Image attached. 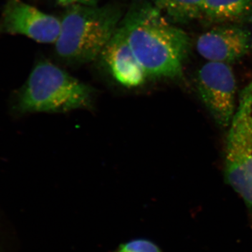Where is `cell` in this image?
<instances>
[{
  "instance_id": "6da1fadb",
  "label": "cell",
  "mask_w": 252,
  "mask_h": 252,
  "mask_svg": "<svg viewBox=\"0 0 252 252\" xmlns=\"http://www.w3.org/2000/svg\"><path fill=\"white\" fill-rule=\"evenodd\" d=\"M120 27L147 79L183 77L191 39L150 1L132 5L123 17Z\"/></svg>"
},
{
  "instance_id": "7a4b0ae2",
  "label": "cell",
  "mask_w": 252,
  "mask_h": 252,
  "mask_svg": "<svg viewBox=\"0 0 252 252\" xmlns=\"http://www.w3.org/2000/svg\"><path fill=\"white\" fill-rule=\"evenodd\" d=\"M94 89L47 61L36 63L22 87L13 94L11 112L16 117L32 113H64L89 108Z\"/></svg>"
},
{
  "instance_id": "3957f363",
  "label": "cell",
  "mask_w": 252,
  "mask_h": 252,
  "mask_svg": "<svg viewBox=\"0 0 252 252\" xmlns=\"http://www.w3.org/2000/svg\"><path fill=\"white\" fill-rule=\"evenodd\" d=\"M123 17L122 10L114 5L67 7L54 44L56 54L71 64L94 61L115 34Z\"/></svg>"
},
{
  "instance_id": "277c9868",
  "label": "cell",
  "mask_w": 252,
  "mask_h": 252,
  "mask_svg": "<svg viewBox=\"0 0 252 252\" xmlns=\"http://www.w3.org/2000/svg\"><path fill=\"white\" fill-rule=\"evenodd\" d=\"M228 128L225 181L243 198L252 217V84L243 94Z\"/></svg>"
},
{
  "instance_id": "5b68a950",
  "label": "cell",
  "mask_w": 252,
  "mask_h": 252,
  "mask_svg": "<svg viewBox=\"0 0 252 252\" xmlns=\"http://www.w3.org/2000/svg\"><path fill=\"white\" fill-rule=\"evenodd\" d=\"M195 85L199 97L217 125L229 127L236 112V81L230 64L207 63L197 72Z\"/></svg>"
},
{
  "instance_id": "8992f818",
  "label": "cell",
  "mask_w": 252,
  "mask_h": 252,
  "mask_svg": "<svg viewBox=\"0 0 252 252\" xmlns=\"http://www.w3.org/2000/svg\"><path fill=\"white\" fill-rule=\"evenodd\" d=\"M61 27L59 18L23 0H7L0 18V34H20L42 44H55Z\"/></svg>"
},
{
  "instance_id": "52a82bcc",
  "label": "cell",
  "mask_w": 252,
  "mask_h": 252,
  "mask_svg": "<svg viewBox=\"0 0 252 252\" xmlns=\"http://www.w3.org/2000/svg\"><path fill=\"white\" fill-rule=\"evenodd\" d=\"M196 49L209 62L230 64L251 52L252 33L243 25H217L199 36Z\"/></svg>"
},
{
  "instance_id": "ba28073f",
  "label": "cell",
  "mask_w": 252,
  "mask_h": 252,
  "mask_svg": "<svg viewBox=\"0 0 252 252\" xmlns=\"http://www.w3.org/2000/svg\"><path fill=\"white\" fill-rule=\"evenodd\" d=\"M99 58L113 79L124 87H138L147 79L120 26Z\"/></svg>"
},
{
  "instance_id": "9c48e42d",
  "label": "cell",
  "mask_w": 252,
  "mask_h": 252,
  "mask_svg": "<svg viewBox=\"0 0 252 252\" xmlns=\"http://www.w3.org/2000/svg\"><path fill=\"white\" fill-rule=\"evenodd\" d=\"M197 21L206 26L252 25V0H205Z\"/></svg>"
},
{
  "instance_id": "30bf717a",
  "label": "cell",
  "mask_w": 252,
  "mask_h": 252,
  "mask_svg": "<svg viewBox=\"0 0 252 252\" xmlns=\"http://www.w3.org/2000/svg\"><path fill=\"white\" fill-rule=\"evenodd\" d=\"M174 24L197 21L205 0H149Z\"/></svg>"
},
{
  "instance_id": "8fae6325",
  "label": "cell",
  "mask_w": 252,
  "mask_h": 252,
  "mask_svg": "<svg viewBox=\"0 0 252 252\" xmlns=\"http://www.w3.org/2000/svg\"><path fill=\"white\" fill-rule=\"evenodd\" d=\"M122 252H161L156 244L147 240L139 239L127 242L119 248Z\"/></svg>"
},
{
  "instance_id": "7c38bea8",
  "label": "cell",
  "mask_w": 252,
  "mask_h": 252,
  "mask_svg": "<svg viewBox=\"0 0 252 252\" xmlns=\"http://www.w3.org/2000/svg\"><path fill=\"white\" fill-rule=\"evenodd\" d=\"M58 4L64 7L82 5V6H97L99 0H56Z\"/></svg>"
},
{
  "instance_id": "4fadbf2b",
  "label": "cell",
  "mask_w": 252,
  "mask_h": 252,
  "mask_svg": "<svg viewBox=\"0 0 252 252\" xmlns=\"http://www.w3.org/2000/svg\"><path fill=\"white\" fill-rule=\"evenodd\" d=\"M117 252H120V251H119H119H118Z\"/></svg>"
}]
</instances>
